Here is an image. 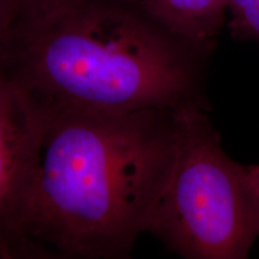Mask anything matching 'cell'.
Instances as JSON below:
<instances>
[{
    "mask_svg": "<svg viewBox=\"0 0 259 259\" xmlns=\"http://www.w3.org/2000/svg\"><path fill=\"white\" fill-rule=\"evenodd\" d=\"M213 51L171 32L143 0H0V72L42 126L66 115L208 111Z\"/></svg>",
    "mask_w": 259,
    "mask_h": 259,
    "instance_id": "obj_1",
    "label": "cell"
},
{
    "mask_svg": "<svg viewBox=\"0 0 259 259\" xmlns=\"http://www.w3.org/2000/svg\"><path fill=\"white\" fill-rule=\"evenodd\" d=\"M147 233L187 259L247 258L259 238L248 167L227 155L205 109L184 112L176 164Z\"/></svg>",
    "mask_w": 259,
    "mask_h": 259,
    "instance_id": "obj_3",
    "label": "cell"
},
{
    "mask_svg": "<svg viewBox=\"0 0 259 259\" xmlns=\"http://www.w3.org/2000/svg\"><path fill=\"white\" fill-rule=\"evenodd\" d=\"M42 130L30 106L0 72V258H35L25 216Z\"/></svg>",
    "mask_w": 259,
    "mask_h": 259,
    "instance_id": "obj_4",
    "label": "cell"
},
{
    "mask_svg": "<svg viewBox=\"0 0 259 259\" xmlns=\"http://www.w3.org/2000/svg\"><path fill=\"white\" fill-rule=\"evenodd\" d=\"M228 12L233 38L259 42V0H228Z\"/></svg>",
    "mask_w": 259,
    "mask_h": 259,
    "instance_id": "obj_6",
    "label": "cell"
},
{
    "mask_svg": "<svg viewBox=\"0 0 259 259\" xmlns=\"http://www.w3.org/2000/svg\"><path fill=\"white\" fill-rule=\"evenodd\" d=\"M248 176H250L252 186L259 198V164L257 166H248Z\"/></svg>",
    "mask_w": 259,
    "mask_h": 259,
    "instance_id": "obj_7",
    "label": "cell"
},
{
    "mask_svg": "<svg viewBox=\"0 0 259 259\" xmlns=\"http://www.w3.org/2000/svg\"><path fill=\"white\" fill-rule=\"evenodd\" d=\"M185 111L66 115L45 124L25 216L34 257H130L170 179Z\"/></svg>",
    "mask_w": 259,
    "mask_h": 259,
    "instance_id": "obj_2",
    "label": "cell"
},
{
    "mask_svg": "<svg viewBox=\"0 0 259 259\" xmlns=\"http://www.w3.org/2000/svg\"><path fill=\"white\" fill-rule=\"evenodd\" d=\"M155 18L178 36L216 48L227 24L228 0H143Z\"/></svg>",
    "mask_w": 259,
    "mask_h": 259,
    "instance_id": "obj_5",
    "label": "cell"
}]
</instances>
